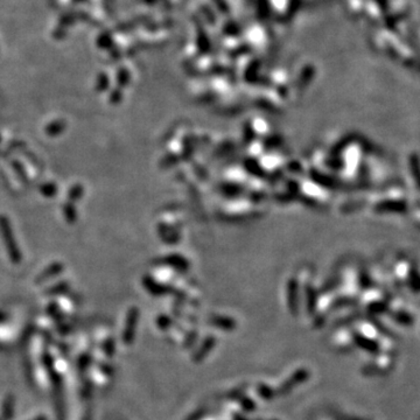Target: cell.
<instances>
[{
    "instance_id": "obj_1",
    "label": "cell",
    "mask_w": 420,
    "mask_h": 420,
    "mask_svg": "<svg viewBox=\"0 0 420 420\" xmlns=\"http://www.w3.org/2000/svg\"><path fill=\"white\" fill-rule=\"evenodd\" d=\"M0 229H2V231H3L4 241H5V245L8 250V253H10V256L12 258V261H13V263H20V252L18 251V248H16L14 237H13V235H12V230L10 228V225H8L7 223L6 218H4V217L0 218Z\"/></svg>"
}]
</instances>
